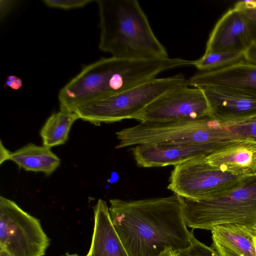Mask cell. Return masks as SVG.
<instances>
[{
  "mask_svg": "<svg viewBox=\"0 0 256 256\" xmlns=\"http://www.w3.org/2000/svg\"><path fill=\"white\" fill-rule=\"evenodd\" d=\"M112 223L129 256H158L167 248L188 247L187 228L180 197L110 200Z\"/></svg>",
  "mask_w": 256,
  "mask_h": 256,
  "instance_id": "cell-1",
  "label": "cell"
},
{
  "mask_svg": "<svg viewBox=\"0 0 256 256\" xmlns=\"http://www.w3.org/2000/svg\"><path fill=\"white\" fill-rule=\"evenodd\" d=\"M180 58L126 60L102 58L84 66L60 90V110L73 112L82 104L105 98L156 78L164 71L188 65Z\"/></svg>",
  "mask_w": 256,
  "mask_h": 256,
  "instance_id": "cell-2",
  "label": "cell"
},
{
  "mask_svg": "<svg viewBox=\"0 0 256 256\" xmlns=\"http://www.w3.org/2000/svg\"><path fill=\"white\" fill-rule=\"evenodd\" d=\"M99 48L126 60L168 58L137 0H98Z\"/></svg>",
  "mask_w": 256,
  "mask_h": 256,
  "instance_id": "cell-3",
  "label": "cell"
},
{
  "mask_svg": "<svg viewBox=\"0 0 256 256\" xmlns=\"http://www.w3.org/2000/svg\"><path fill=\"white\" fill-rule=\"evenodd\" d=\"M116 148L142 144H210L218 148L239 138L210 116L167 122H144L116 132Z\"/></svg>",
  "mask_w": 256,
  "mask_h": 256,
  "instance_id": "cell-4",
  "label": "cell"
},
{
  "mask_svg": "<svg viewBox=\"0 0 256 256\" xmlns=\"http://www.w3.org/2000/svg\"><path fill=\"white\" fill-rule=\"evenodd\" d=\"M184 218L192 229L239 224L256 229V172L246 176L235 188L220 196L194 200L181 198Z\"/></svg>",
  "mask_w": 256,
  "mask_h": 256,
  "instance_id": "cell-5",
  "label": "cell"
},
{
  "mask_svg": "<svg viewBox=\"0 0 256 256\" xmlns=\"http://www.w3.org/2000/svg\"><path fill=\"white\" fill-rule=\"evenodd\" d=\"M184 84H188V80L182 74L156 78L122 92L80 105L73 112L78 119L96 126L134 119L158 96Z\"/></svg>",
  "mask_w": 256,
  "mask_h": 256,
  "instance_id": "cell-6",
  "label": "cell"
},
{
  "mask_svg": "<svg viewBox=\"0 0 256 256\" xmlns=\"http://www.w3.org/2000/svg\"><path fill=\"white\" fill-rule=\"evenodd\" d=\"M245 176L222 171L200 157L174 166L168 188L188 200L210 199L232 190Z\"/></svg>",
  "mask_w": 256,
  "mask_h": 256,
  "instance_id": "cell-7",
  "label": "cell"
},
{
  "mask_svg": "<svg viewBox=\"0 0 256 256\" xmlns=\"http://www.w3.org/2000/svg\"><path fill=\"white\" fill-rule=\"evenodd\" d=\"M50 240L40 220L0 196V248L12 256H44Z\"/></svg>",
  "mask_w": 256,
  "mask_h": 256,
  "instance_id": "cell-8",
  "label": "cell"
},
{
  "mask_svg": "<svg viewBox=\"0 0 256 256\" xmlns=\"http://www.w3.org/2000/svg\"><path fill=\"white\" fill-rule=\"evenodd\" d=\"M210 116L203 90L184 84L162 94L146 106L134 119L140 122H167Z\"/></svg>",
  "mask_w": 256,
  "mask_h": 256,
  "instance_id": "cell-9",
  "label": "cell"
},
{
  "mask_svg": "<svg viewBox=\"0 0 256 256\" xmlns=\"http://www.w3.org/2000/svg\"><path fill=\"white\" fill-rule=\"evenodd\" d=\"M219 148L210 144L176 145L142 144L132 148L136 164L142 168L176 166L206 156Z\"/></svg>",
  "mask_w": 256,
  "mask_h": 256,
  "instance_id": "cell-10",
  "label": "cell"
},
{
  "mask_svg": "<svg viewBox=\"0 0 256 256\" xmlns=\"http://www.w3.org/2000/svg\"><path fill=\"white\" fill-rule=\"evenodd\" d=\"M252 42L248 22L234 8L218 20L210 34L205 52H244Z\"/></svg>",
  "mask_w": 256,
  "mask_h": 256,
  "instance_id": "cell-11",
  "label": "cell"
},
{
  "mask_svg": "<svg viewBox=\"0 0 256 256\" xmlns=\"http://www.w3.org/2000/svg\"><path fill=\"white\" fill-rule=\"evenodd\" d=\"M188 84L222 88L256 96V66L242 60L220 70L201 72L190 78Z\"/></svg>",
  "mask_w": 256,
  "mask_h": 256,
  "instance_id": "cell-12",
  "label": "cell"
},
{
  "mask_svg": "<svg viewBox=\"0 0 256 256\" xmlns=\"http://www.w3.org/2000/svg\"><path fill=\"white\" fill-rule=\"evenodd\" d=\"M200 88L208 100L210 116L220 122H235L256 115V96L222 88Z\"/></svg>",
  "mask_w": 256,
  "mask_h": 256,
  "instance_id": "cell-13",
  "label": "cell"
},
{
  "mask_svg": "<svg viewBox=\"0 0 256 256\" xmlns=\"http://www.w3.org/2000/svg\"><path fill=\"white\" fill-rule=\"evenodd\" d=\"M212 166L236 175L256 172V142L236 138L206 156Z\"/></svg>",
  "mask_w": 256,
  "mask_h": 256,
  "instance_id": "cell-14",
  "label": "cell"
},
{
  "mask_svg": "<svg viewBox=\"0 0 256 256\" xmlns=\"http://www.w3.org/2000/svg\"><path fill=\"white\" fill-rule=\"evenodd\" d=\"M212 246L220 256H256V229L239 224H224L211 230Z\"/></svg>",
  "mask_w": 256,
  "mask_h": 256,
  "instance_id": "cell-15",
  "label": "cell"
},
{
  "mask_svg": "<svg viewBox=\"0 0 256 256\" xmlns=\"http://www.w3.org/2000/svg\"><path fill=\"white\" fill-rule=\"evenodd\" d=\"M94 212L93 234L86 256H129L112 223L106 202L98 199Z\"/></svg>",
  "mask_w": 256,
  "mask_h": 256,
  "instance_id": "cell-16",
  "label": "cell"
},
{
  "mask_svg": "<svg viewBox=\"0 0 256 256\" xmlns=\"http://www.w3.org/2000/svg\"><path fill=\"white\" fill-rule=\"evenodd\" d=\"M6 160L26 171L52 174L60 166V160L50 148L29 143L14 152H8Z\"/></svg>",
  "mask_w": 256,
  "mask_h": 256,
  "instance_id": "cell-17",
  "label": "cell"
},
{
  "mask_svg": "<svg viewBox=\"0 0 256 256\" xmlns=\"http://www.w3.org/2000/svg\"><path fill=\"white\" fill-rule=\"evenodd\" d=\"M78 119V116L74 112L60 110L52 114L40 131L42 144L51 148L64 144L73 124Z\"/></svg>",
  "mask_w": 256,
  "mask_h": 256,
  "instance_id": "cell-18",
  "label": "cell"
},
{
  "mask_svg": "<svg viewBox=\"0 0 256 256\" xmlns=\"http://www.w3.org/2000/svg\"><path fill=\"white\" fill-rule=\"evenodd\" d=\"M244 60V52H214L204 53L199 59L192 61V66L200 72L222 69Z\"/></svg>",
  "mask_w": 256,
  "mask_h": 256,
  "instance_id": "cell-19",
  "label": "cell"
},
{
  "mask_svg": "<svg viewBox=\"0 0 256 256\" xmlns=\"http://www.w3.org/2000/svg\"><path fill=\"white\" fill-rule=\"evenodd\" d=\"M220 122L232 136L256 142V115L238 121Z\"/></svg>",
  "mask_w": 256,
  "mask_h": 256,
  "instance_id": "cell-20",
  "label": "cell"
},
{
  "mask_svg": "<svg viewBox=\"0 0 256 256\" xmlns=\"http://www.w3.org/2000/svg\"><path fill=\"white\" fill-rule=\"evenodd\" d=\"M175 252L176 256H220L214 248L208 246L198 240L193 233L190 244Z\"/></svg>",
  "mask_w": 256,
  "mask_h": 256,
  "instance_id": "cell-21",
  "label": "cell"
},
{
  "mask_svg": "<svg viewBox=\"0 0 256 256\" xmlns=\"http://www.w3.org/2000/svg\"><path fill=\"white\" fill-rule=\"evenodd\" d=\"M234 8L240 10L245 17L252 42L256 40V0H242L236 3Z\"/></svg>",
  "mask_w": 256,
  "mask_h": 256,
  "instance_id": "cell-22",
  "label": "cell"
},
{
  "mask_svg": "<svg viewBox=\"0 0 256 256\" xmlns=\"http://www.w3.org/2000/svg\"><path fill=\"white\" fill-rule=\"evenodd\" d=\"M93 0H44L42 2L48 6L66 10L82 8Z\"/></svg>",
  "mask_w": 256,
  "mask_h": 256,
  "instance_id": "cell-23",
  "label": "cell"
},
{
  "mask_svg": "<svg viewBox=\"0 0 256 256\" xmlns=\"http://www.w3.org/2000/svg\"><path fill=\"white\" fill-rule=\"evenodd\" d=\"M16 0H0V21L3 20L17 4Z\"/></svg>",
  "mask_w": 256,
  "mask_h": 256,
  "instance_id": "cell-24",
  "label": "cell"
},
{
  "mask_svg": "<svg viewBox=\"0 0 256 256\" xmlns=\"http://www.w3.org/2000/svg\"><path fill=\"white\" fill-rule=\"evenodd\" d=\"M244 60L256 66V40L253 41L244 52Z\"/></svg>",
  "mask_w": 256,
  "mask_h": 256,
  "instance_id": "cell-25",
  "label": "cell"
},
{
  "mask_svg": "<svg viewBox=\"0 0 256 256\" xmlns=\"http://www.w3.org/2000/svg\"><path fill=\"white\" fill-rule=\"evenodd\" d=\"M5 86L14 90H18L22 86V82L20 78L15 76H9L7 77Z\"/></svg>",
  "mask_w": 256,
  "mask_h": 256,
  "instance_id": "cell-26",
  "label": "cell"
},
{
  "mask_svg": "<svg viewBox=\"0 0 256 256\" xmlns=\"http://www.w3.org/2000/svg\"><path fill=\"white\" fill-rule=\"evenodd\" d=\"M158 256H176V255L172 248H168L162 252Z\"/></svg>",
  "mask_w": 256,
  "mask_h": 256,
  "instance_id": "cell-27",
  "label": "cell"
},
{
  "mask_svg": "<svg viewBox=\"0 0 256 256\" xmlns=\"http://www.w3.org/2000/svg\"><path fill=\"white\" fill-rule=\"evenodd\" d=\"M0 256H12L4 250L0 248Z\"/></svg>",
  "mask_w": 256,
  "mask_h": 256,
  "instance_id": "cell-28",
  "label": "cell"
},
{
  "mask_svg": "<svg viewBox=\"0 0 256 256\" xmlns=\"http://www.w3.org/2000/svg\"><path fill=\"white\" fill-rule=\"evenodd\" d=\"M80 256L76 254H67L66 255H64V256Z\"/></svg>",
  "mask_w": 256,
  "mask_h": 256,
  "instance_id": "cell-29",
  "label": "cell"
}]
</instances>
